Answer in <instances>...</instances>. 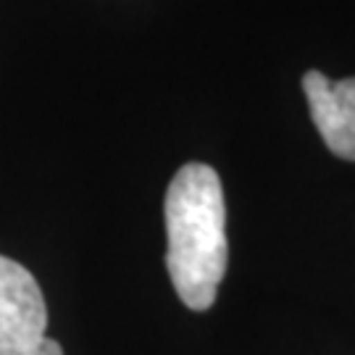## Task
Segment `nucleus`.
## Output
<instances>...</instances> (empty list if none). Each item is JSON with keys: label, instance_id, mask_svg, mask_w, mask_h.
<instances>
[{"label": "nucleus", "instance_id": "f257e3e1", "mask_svg": "<svg viewBox=\"0 0 355 355\" xmlns=\"http://www.w3.org/2000/svg\"><path fill=\"white\" fill-rule=\"evenodd\" d=\"M166 268L179 300L208 311L227 274V205L221 179L211 166L184 164L166 190Z\"/></svg>", "mask_w": 355, "mask_h": 355}, {"label": "nucleus", "instance_id": "f03ea898", "mask_svg": "<svg viewBox=\"0 0 355 355\" xmlns=\"http://www.w3.org/2000/svg\"><path fill=\"white\" fill-rule=\"evenodd\" d=\"M45 329L48 308L37 279L0 255V355H64Z\"/></svg>", "mask_w": 355, "mask_h": 355}, {"label": "nucleus", "instance_id": "7ed1b4c3", "mask_svg": "<svg viewBox=\"0 0 355 355\" xmlns=\"http://www.w3.org/2000/svg\"><path fill=\"white\" fill-rule=\"evenodd\" d=\"M303 89L313 127L337 158L355 161V76L331 82L321 71H305Z\"/></svg>", "mask_w": 355, "mask_h": 355}]
</instances>
